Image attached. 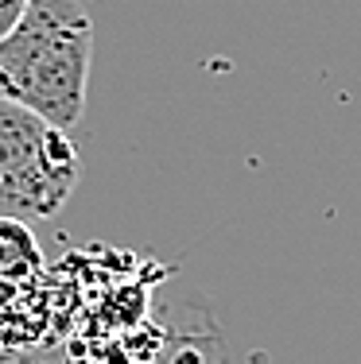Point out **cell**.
<instances>
[{"label": "cell", "mask_w": 361, "mask_h": 364, "mask_svg": "<svg viewBox=\"0 0 361 364\" xmlns=\"http://www.w3.org/2000/svg\"><path fill=\"white\" fill-rule=\"evenodd\" d=\"M93 20L78 0H31L23 23L0 43V97L70 132L85 112Z\"/></svg>", "instance_id": "6da1fadb"}, {"label": "cell", "mask_w": 361, "mask_h": 364, "mask_svg": "<svg viewBox=\"0 0 361 364\" xmlns=\"http://www.w3.org/2000/svg\"><path fill=\"white\" fill-rule=\"evenodd\" d=\"M82 155L70 132L0 97V218L51 221L70 202Z\"/></svg>", "instance_id": "7a4b0ae2"}, {"label": "cell", "mask_w": 361, "mask_h": 364, "mask_svg": "<svg viewBox=\"0 0 361 364\" xmlns=\"http://www.w3.org/2000/svg\"><path fill=\"white\" fill-rule=\"evenodd\" d=\"M20 287H23V283H12V279H0V318H4L8 310L16 306V299H20Z\"/></svg>", "instance_id": "8992f818"}, {"label": "cell", "mask_w": 361, "mask_h": 364, "mask_svg": "<svg viewBox=\"0 0 361 364\" xmlns=\"http://www.w3.org/2000/svg\"><path fill=\"white\" fill-rule=\"evenodd\" d=\"M0 364H66L58 349H31V345H0Z\"/></svg>", "instance_id": "277c9868"}, {"label": "cell", "mask_w": 361, "mask_h": 364, "mask_svg": "<svg viewBox=\"0 0 361 364\" xmlns=\"http://www.w3.org/2000/svg\"><path fill=\"white\" fill-rule=\"evenodd\" d=\"M28 8H31V0H0V43H4L23 23Z\"/></svg>", "instance_id": "5b68a950"}, {"label": "cell", "mask_w": 361, "mask_h": 364, "mask_svg": "<svg viewBox=\"0 0 361 364\" xmlns=\"http://www.w3.org/2000/svg\"><path fill=\"white\" fill-rule=\"evenodd\" d=\"M43 272V248L31 232V221L0 218V279L28 283Z\"/></svg>", "instance_id": "3957f363"}]
</instances>
